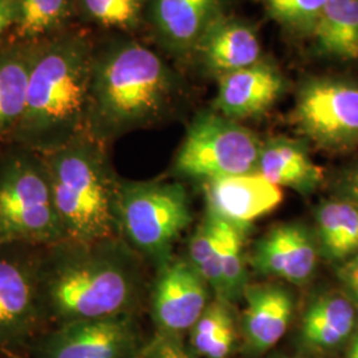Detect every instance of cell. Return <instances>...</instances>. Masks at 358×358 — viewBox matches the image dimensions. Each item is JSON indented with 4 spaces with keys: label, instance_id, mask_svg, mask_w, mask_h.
Returning <instances> with one entry per match:
<instances>
[{
    "label": "cell",
    "instance_id": "cell-12",
    "mask_svg": "<svg viewBox=\"0 0 358 358\" xmlns=\"http://www.w3.org/2000/svg\"><path fill=\"white\" fill-rule=\"evenodd\" d=\"M230 0H148L146 19L159 45L177 60H194L202 40Z\"/></svg>",
    "mask_w": 358,
    "mask_h": 358
},
{
    "label": "cell",
    "instance_id": "cell-7",
    "mask_svg": "<svg viewBox=\"0 0 358 358\" xmlns=\"http://www.w3.org/2000/svg\"><path fill=\"white\" fill-rule=\"evenodd\" d=\"M263 142L254 131L217 110L194 117L174 158L173 173L210 179L255 174Z\"/></svg>",
    "mask_w": 358,
    "mask_h": 358
},
{
    "label": "cell",
    "instance_id": "cell-5",
    "mask_svg": "<svg viewBox=\"0 0 358 358\" xmlns=\"http://www.w3.org/2000/svg\"><path fill=\"white\" fill-rule=\"evenodd\" d=\"M48 167L16 145L0 152V244L44 247L64 241Z\"/></svg>",
    "mask_w": 358,
    "mask_h": 358
},
{
    "label": "cell",
    "instance_id": "cell-29",
    "mask_svg": "<svg viewBox=\"0 0 358 358\" xmlns=\"http://www.w3.org/2000/svg\"><path fill=\"white\" fill-rule=\"evenodd\" d=\"M137 358H192L190 352L179 341V336L161 334L142 349Z\"/></svg>",
    "mask_w": 358,
    "mask_h": 358
},
{
    "label": "cell",
    "instance_id": "cell-8",
    "mask_svg": "<svg viewBox=\"0 0 358 358\" xmlns=\"http://www.w3.org/2000/svg\"><path fill=\"white\" fill-rule=\"evenodd\" d=\"M292 120L297 131L324 152L358 149V78L349 75L307 77L297 90Z\"/></svg>",
    "mask_w": 358,
    "mask_h": 358
},
{
    "label": "cell",
    "instance_id": "cell-4",
    "mask_svg": "<svg viewBox=\"0 0 358 358\" xmlns=\"http://www.w3.org/2000/svg\"><path fill=\"white\" fill-rule=\"evenodd\" d=\"M43 157L65 239L99 242L121 238V179L110 165L106 145L85 133Z\"/></svg>",
    "mask_w": 358,
    "mask_h": 358
},
{
    "label": "cell",
    "instance_id": "cell-18",
    "mask_svg": "<svg viewBox=\"0 0 358 358\" xmlns=\"http://www.w3.org/2000/svg\"><path fill=\"white\" fill-rule=\"evenodd\" d=\"M255 174L303 195L316 192L324 182V170L312 159L307 143L284 137L263 142Z\"/></svg>",
    "mask_w": 358,
    "mask_h": 358
},
{
    "label": "cell",
    "instance_id": "cell-6",
    "mask_svg": "<svg viewBox=\"0 0 358 358\" xmlns=\"http://www.w3.org/2000/svg\"><path fill=\"white\" fill-rule=\"evenodd\" d=\"M183 185L167 180H122L118 196L120 236L158 268L192 223Z\"/></svg>",
    "mask_w": 358,
    "mask_h": 358
},
{
    "label": "cell",
    "instance_id": "cell-11",
    "mask_svg": "<svg viewBox=\"0 0 358 358\" xmlns=\"http://www.w3.org/2000/svg\"><path fill=\"white\" fill-rule=\"evenodd\" d=\"M210 285L189 259L170 257L157 268L150 289L153 320L161 334L192 329L210 304Z\"/></svg>",
    "mask_w": 358,
    "mask_h": 358
},
{
    "label": "cell",
    "instance_id": "cell-16",
    "mask_svg": "<svg viewBox=\"0 0 358 358\" xmlns=\"http://www.w3.org/2000/svg\"><path fill=\"white\" fill-rule=\"evenodd\" d=\"M263 59L257 28L230 13L210 28L194 57L207 75L217 80Z\"/></svg>",
    "mask_w": 358,
    "mask_h": 358
},
{
    "label": "cell",
    "instance_id": "cell-33",
    "mask_svg": "<svg viewBox=\"0 0 358 358\" xmlns=\"http://www.w3.org/2000/svg\"><path fill=\"white\" fill-rule=\"evenodd\" d=\"M348 358H358V336L353 340L352 345L349 348Z\"/></svg>",
    "mask_w": 358,
    "mask_h": 358
},
{
    "label": "cell",
    "instance_id": "cell-35",
    "mask_svg": "<svg viewBox=\"0 0 358 358\" xmlns=\"http://www.w3.org/2000/svg\"><path fill=\"white\" fill-rule=\"evenodd\" d=\"M287 358H288V357H287ZM289 358H297V357H289Z\"/></svg>",
    "mask_w": 358,
    "mask_h": 358
},
{
    "label": "cell",
    "instance_id": "cell-31",
    "mask_svg": "<svg viewBox=\"0 0 358 358\" xmlns=\"http://www.w3.org/2000/svg\"><path fill=\"white\" fill-rule=\"evenodd\" d=\"M337 278L344 288V292L358 309V256L338 266Z\"/></svg>",
    "mask_w": 358,
    "mask_h": 358
},
{
    "label": "cell",
    "instance_id": "cell-25",
    "mask_svg": "<svg viewBox=\"0 0 358 358\" xmlns=\"http://www.w3.org/2000/svg\"><path fill=\"white\" fill-rule=\"evenodd\" d=\"M189 260L217 297H223V275L217 223L210 214L196 227L189 243Z\"/></svg>",
    "mask_w": 358,
    "mask_h": 358
},
{
    "label": "cell",
    "instance_id": "cell-21",
    "mask_svg": "<svg viewBox=\"0 0 358 358\" xmlns=\"http://www.w3.org/2000/svg\"><path fill=\"white\" fill-rule=\"evenodd\" d=\"M34 52L35 44H19L0 52V148L11 145L24 112Z\"/></svg>",
    "mask_w": 358,
    "mask_h": 358
},
{
    "label": "cell",
    "instance_id": "cell-34",
    "mask_svg": "<svg viewBox=\"0 0 358 358\" xmlns=\"http://www.w3.org/2000/svg\"><path fill=\"white\" fill-rule=\"evenodd\" d=\"M0 358H13V357H0Z\"/></svg>",
    "mask_w": 358,
    "mask_h": 358
},
{
    "label": "cell",
    "instance_id": "cell-17",
    "mask_svg": "<svg viewBox=\"0 0 358 358\" xmlns=\"http://www.w3.org/2000/svg\"><path fill=\"white\" fill-rule=\"evenodd\" d=\"M243 331L248 345L255 352H266L276 345L294 317L292 294L280 284L264 282L247 285Z\"/></svg>",
    "mask_w": 358,
    "mask_h": 358
},
{
    "label": "cell",
    "instance_id": "cell-20",
    "mask_svg": "<svg viewBox=\"0 0 358 358\" xmlns=\"http://www.w3.org/2000/svg\"><path fill=\"white\" fill-rule=\"evenodd\" d=\"M358 309L345 292L317 296L303 317L301 334L308 346L332 349L341 345L357 325Z\"/></svg>",
    "mask_w": 358,
    "mask_h": 358
},
{
    "label": "cell",
    "instance_id": "cell-22",
    "mask_svg": "<svg viewBox=\"0 0 358 358\" xmlns=\"http://www.w3.org/2000/svg\"><path fill=\"white\" fill-rule=\"evenodd\" d=\"M320 254L337 267L358 256V207L343 198L321 202L316 214Z\"/></svg>",
    "mask_w": 358,
    "mask_h": 358
},
{
    "label": "cell",
    "instance_id": "cell-15",
    "mask_svg": "<svg viewBox=\"0 0 358 358\" xmlns=\"http://www.w3.org/2000/svg\"><path fill=\"white\" fill-rule=\"evenodd\" d=\"M287 78L267 59L217 78L214 110L234 121L267 113L282 97Z\"/></svg>",
    "mask_w": 358,
    "mask_h": 358
},
{
    "label": "cell",
    "instance_id": "cell-28",
    "mask_svg": "<svg viewBox=\"0 0 358 358\" xmlns=\"http://www.w3.org/2000/svg\"><path fill=\"white\" fill-rule=\"evenodd\" d=\"M269 16L300 38L310 36L328 0H260Z\"/></svg>",
    "mask_w": 358,
    "mask_h": 358
},
{
    "label": "cell",
    "instance_id": "cell-2",
    "mask_svg": "<svg viewBox=\"0 0 358 358\" xmlns=\"http://www.w3.org/2000/svg\"><path fill=\"white\" fill-rule=\"evenodd\" d=\"M94 55L80 32L35 44L26 106L11 145L45 155L88 133Z\"/></svg>",
    "mask_w": 358,
    "mask_h": 358
},
{
    "label": "cell",
    "instance_id": "cell-3",
    "mask_svg": "<svg viewBox=\"0 0 358 358\" xmlns=\"http://www.w3.org/2000/svg\"><path fill=\"white\" fill-rule=\"evenodd\" d=\"M182 88V78L158 53L134 40L115 41L94 55L88 134L106 145L154 127L171 115Z\"/></svg>",
    "mask_w": 358,
    "mask_h": 358
},
{
    "label": "cell",
    "instance_id": "cell-27",
    "mask_svg": "<svg viewBox=\"0 0 358 358\" xmlns=\"http://www.w3.org/2000/svg\"><path fill=\"white\" fill-rule=\"evenodd\" d=\"M80 6L92 22L130 31L146 19L148 0H80Z\"/></svg>",
    "mask_w": 358,
    "mask_h": 358
},
{
    "label": "cell",
    "instance_id": "cell-14",
    "mask_svg": "<svg viewBox=\"0 0 358 358\" xmlns=\"http://www.w3.org/2000/svg\"><path fill=\"white\" fill-rule=\"evenodd\" d=\"M203 190L210 215L248 230L284 199L282 187L257 174L210 179L203 182Z\"/></svg>",
    "mask_w": 358,
    "mask_h": 358
},
{
    "label": "cell",
    "instance_id": "cell-13",
    "mask_svg": "<svg viewBox=\"0 0 358 358\" xmlns=\"http://www.w3.org/2000/svg\"><path fill=\"white\" fill-rule=\"evenodd\" d=\"M320 255L312 231L299 223H284L256 242L250 263L264 276L303 285L313 278Z\"/></svg>",
    "mask_w": 358,
    "mask_h": 358
},
{
    "label": "cell",
    "instance_id": "cell-30",
    "mask_svg": "<svg viewBox=\"0 0 358 358\" xmlns=\"http://www.w3.org/2000/svg\"><path fill=\"white\" fill-rule=\"evenodd\" d=\"M337 189L340 192L338 198L346 199L358 207V158L343 170Z\"/></svg>",
    "mask_w": 358,
    "mask_h": 358
},
{
    "label": "cell",
    "instance_id": "cell-10",
    "mask_svg": "<svg viewBox=\"0 0 358 358\" xmlns=\"http://www.w3.org/2000/svg\"><path fill=\"white\" fill-rule=\"evenodd\" d=\"M136 313L73 321L43 334L36 358H137L145 348Z\"/></svg>",
    "mask_w": 358,
    "mask_h": 358
},
{
    "label": "cell",
    "instance_id": "cell-1",
    "mask_svg": "<svg viewBox=\"0 0 358 358\" xmlns=\"http://www.w3.org/2000/svg\"><path fill=\"white\" fill-rule=\"evenodd\" d=\"M142 262L122 238L64 239L40 247L38 296L45 324L136 313L148 294Z\"/></svg>",
    "mask_w": 358,
    "mask_h": 358
},
{
    "label": "cell",
    "instance_id": "cell-24",
    "mask_svg": "<svg viewBox=\"0 0 358 358\" xmlns=\"http://www.w3.org/2000/svg\"><path fill=\"white\" fill-rule=\"evenodd\" d=\"M213 217L217 223V238L220 245V263L223 275L222 299L232 304L243 296L248 285L244 257V241L248 234V229L234 226L229 222Z\"/></svg>",
    "mask_w": 358,
    "mask_h": 358
},
{
    "label": "cell",
    "instance_id": "cell-23",
    "mask_svg": "<svg viewBox=\"0 0 358 358\" xmlns=\"http://www.w3.org/2000/svg\"><path fill=\"white\" fill-rule=\"evenodd\" d=\"M236 341L235 316L230 301L217 297L192 327V344L206 358H227Z\"/></svg>",
    "mask_w": 358,
    "mask_h": 358
},
{
    "label": "cell",
    "instance_id": "cell-9",
    "mask_svg": "<svg viewBox=\"0 0 358 358\" xmlns=\"http://www.w3.org/2000/svg\"><path fill=\"white\" fill-rule=\"evenodd\" d=\"M40 247L0 244V349L31 341L45 324L38 296Z\"/></svg>",
    "mask_w": 358,
    "mask_h": 358
},
{
    "label": "cell",
    "instance_id": "cell-19",
    "mask_svg": "<svg viewBox=\"0 0 358 358\" xmlns=\"http://www.w3.org/2000/svg\"><path fill=\"white\" fill-rule=\"evenodd\" d=\"M309 41L312 53L327 62H358V0H328Z\"/></svg>",
    "mask_w": 358,
    "mask_h": 358
},
{
    "label": "cell",
    "instance_id": "cell-26",
    "mask_svg": "<svg viewBox=\"0 0 358 358\" xmlns=\"http://www.w3.org/2000/svg\"><path fill=\"white\" fill-rule=\"evenodd\" d=\"M69 11V0H20L17 35L23 38L43 36L63 26Z\"/></svg>",
    "mask_w": 358,
    "mask_h": 358
},
{
    "label": "cell",
    "instance_id": "cell-32",
    "mask_svg": "<svg viewBox=\"0 0 358 358\" xmlns=\"http://www.w3.org/2000/svg\"><path fill=\"white\" fill-rule=\"evenodd\" d=\"M20 0H0V36L7 28L17 23Z\"/></svg>",
    "mask_w": 358,
    "mask_h": 358
}]
</instances>
